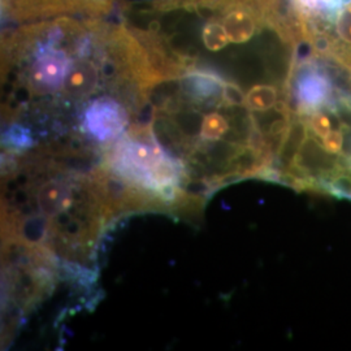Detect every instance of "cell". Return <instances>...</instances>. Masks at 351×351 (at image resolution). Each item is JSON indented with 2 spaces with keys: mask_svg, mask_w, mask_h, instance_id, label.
Here are the masks:
<instances>
[{
  "mask_svg": "<svg viewBox=\"0 0 351 351\" xmlns=\"http://www.w3.org/2000/svg\"><path fill=\"white\" fill-rule=\"evenodd\" d=\"M282 98H289L287 82L255 84L246 93V108L259 116H263L265 113H275L277 112L275 107Z\"/></svg>",
  "mask_w": 351,
  "mask_h": 351,
  "instance_id": "obj_3",
  "label": "cell"
},
{
  "mask_svg": "<svg viewBox=\"0 0 351 351\" xmlns=\"http://www.w3.org/2000/svg\"><path fill=\"white\" fill-rule=\"evenodd\" d=\"M4 142L13 149H27L33 145L30 132L19 124H13L4 134Z\"/></svg>",
  "mask_w": 351,
  "mask_h": 351,
  "instance_id": "obj_5",
  "label": "cell"
},
{
  "mask_svg": "<svg viewBox=\"0 0 351 351\" xmlns=\"http://www.w3.org/2000/svg\"><path fill=\"white\" fill-rule=\"evenodd\" d=\"M300 46L343 69L351 77V0L329 12L297 21Z\"/></svg>",
  "mask_w": 351,
  "mask_h": 351,
  "instance_id": "obj_1",
  "label": "cell"
},
{
  "mask_svg": "<svg viewBox=\"0 0 351 351\" xmlns=\"http://www.w3.org/2000/svg\"><path fill=\"white\" fill-rule=\"evenodd\" d=\"M72 199L68 190L59 181H49L43 184L38 191V206L46 215H56L71 207Z\"/></svg>",
  "mask_w": 351,
  "mask_h": 351,
  "instance_id": "obj_4",
  "label": "cell"
},
{
  "mask_svg": "<svg viewBox=\"0 0 351 351\" xmlns=\"http://www.w3.org/2000/svg\"><path fill=\"white\" fill-rule=\"evenodd\" d=\"M5 19L16 25H25L60 16L107 17L112 0H1Z\"/></svg>",
  "mask_w": 351,
  "mask_h": 351,
  "instance_id": "obj_2",
  "label": "cell"
}]
</instances>
